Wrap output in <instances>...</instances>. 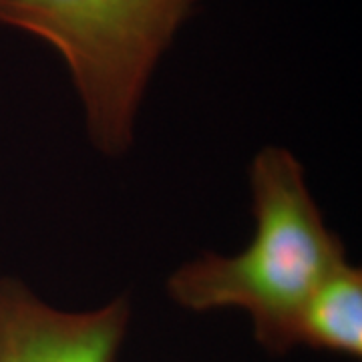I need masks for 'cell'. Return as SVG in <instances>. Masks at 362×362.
I'll use <instances>...</instances> for the list:
<instances>
[{"label": "cell", "instance_id": "cell-4", "mask_svg": "<svg viewBox=\"0 0 362 362\" xmlns=\"http://www.w3.org/2000/svg\"><path fill=\"white\" fill-rule=\"evenodd\" d=\"M298 346L352 361L362 358V270L358 266L342 264L308 296L296 322Z\"/></svg>", "mask_w": 362, "mask_h": 362}, {"label": "cell", "instance_id": "cell-3", "mask_svg": "<svg viewBox=\"0 0 362 362\" xmlns=\"http://www.w3.org/2000/svg\"><path fill=\"white\" fill-rule=\"evenodd\" d=\"M131 320L129 294L63 310L23 280L0 276V362H117Z\"/></svg>", "mask_w": 362, "mask_h": 362}, {"label": "cell", "instance_id": "cell-1", "mask_svg": "<svg viewBox=\"0 0 362 362\" xmlns=\"http://www.w3.org/2000/svg\"><path fill=\"white\" fill-rule=\"evenodd\" d=\"M254 235L242 252H204L169 274L165 292L181 310L246 312L252 337L270 356L296 349L304 302L346 264V246L328 228L290 149L266 145L247 171Z\"/></svg>", "mask_w": 362, "mask_h": 362}, {"label": "cell", "instance_id": "cell-2", "mask_svg": "<svg viewBox=\"0 0 362 362\" xmlns=\"http://www.w3.org/2000/svg\"><path fill=\"white\" fill-rule=\"evenodd\" d=\"M199 0H0V26L63 61L90 147L121 159L157 66Z\"/></svg>", "mask_w": 362, "mask_h": 362}]
</instances>
